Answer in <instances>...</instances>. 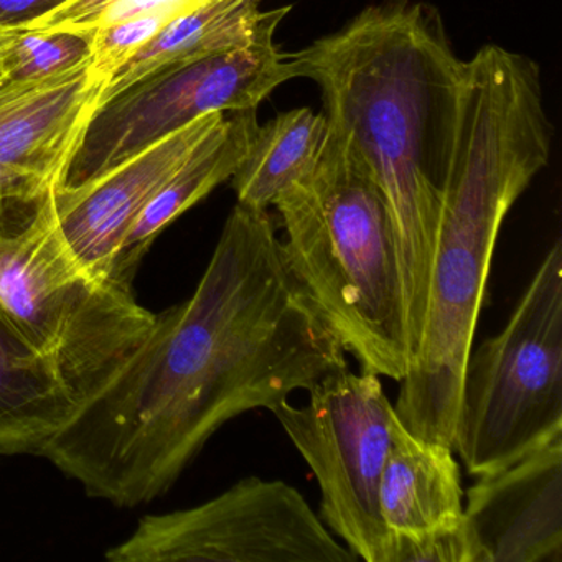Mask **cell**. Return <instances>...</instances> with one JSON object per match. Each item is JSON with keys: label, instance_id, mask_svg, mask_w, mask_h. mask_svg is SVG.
Here are the masks:
<instances>
[{"label": "cell", "instance_id": "6da1fadb", "mask_svg": "<svg viewBox=\"0 0 562 562\" xmlns=\"http://www.w3.org/2000/svg\"><path fill=\"white\" fill-rule=\"evenodd\" d=\"M345 353L268 210L236 203L195 292L156 314L146 340L42 457L93 498L144 505L169 492L226 423L347 370Z\"/></svg>", "mask_w": 562, "mask_h": 562}, {"label": "cell", "instance_id": "7a4b0ae2", "mask_svg": "<svg viewBox=\"0 0 562 562\" xmlns=\"http://www.w3.org/2000/svg\"><path fill=\"white\" fill-rule=\"evenodd\" d=\"M549 154L536 61L496 45L462 61L423 335L394 406L420 439L453 449L463 368L499 228Z\"/></svg>", "mask_w": 562, "mask_h": 562}, {"label": "cell", "instance_id": "3957f363", "mask_svg": "<svg viewBox=\"0 0 562 562\" xmlns=\"http://www.w3.org/2000/svg\"><path fill=\"white\" fill-rule=\"evenodd\" d=\"M288 57L295 77L321 87L328 127L344 137L386 200L413 361L426 317L462 60L437 11L414 0L370 5Z\"/></svg>", "mask_w": 562, "mask_h": 562}, {"label": "cell", "instance_id": "277c9868", "mask_svg": "<svg viewBox=\"0 0 562 562\" xmlns=\"http://www.w3.org/2000/svg\"><path fill=\"white\" fill-rule=\"evenodd\" d=\"M285 259L363 373L409 370L403 282L386 200L340 134L328 127L314 169L276 200Z\"/></svg>", "mask_w": 562, "mask_h": 562}, {"label": "cell", "instance_id": "5b68a950", "mask_svg": "<svg viewBox=\"0 0 562 562\" xmlns=\"http://www.w3.org/2000/svg\"><path fill=\"white\" fill-rule=\"evenodd\" d=\"M54 190L22 232L0 236V312L81 404L146 340L156 314L131 289L78 268L55 229Z\"/></svg>", "mask_w": 562, "mask_h": 562}, {"label": "cell", "instance_id": "8992f818", "mask_svg": "<svg viewBox=\"0 0 562 562\" xmlns=\"http://www.w3.org/2000/svg\"><path fill=\"white\" fill-rule=\"evenodd\" d=\"M562 436V246L555 241L508 324L470 351L453 450L485 475Z\"/></svg>", "mask_w": 562, "mask_h": 562}, {"label": "cell", "instance_id": "52a82bcc", "mask_svg": "<svg viewBox=\"0 0 562 562\" xmlns=\"http://www.w3.org/2000/svg\"><path fill=\"white\" fill-rule=\"evenodd\" d=\"M321 488L325 525L364 562H386L380 486L396 413L380 376L344 370L308 390L304 406L269 407Z\"/></svg>", "mask_w": 562, "mask_h": 562}, {"label": "cell", "instance_id": "ba28073f", "mask_svg": "<svg viewBox=\"0 0 562 562\" xmlns=\"http://www.w3.org/2000/svg\"><path fill=\"white\" fill-rule=\"evenodd\" d=\"M274 34L157 71L111 98L91 120L60 189L98 179L200 116L256 110L279 85L297 78Z\"/></svg>", "mask_w": 562, "mask_h": 562}, {"label": "cell", "instance_id": "9c48e42d", "mask_svg": "<svg viewBox=\"0 0 562 562\" xmlns=\"http://www.w3.org/2000/svg\"><path fill=\"white\" fill-rule=\"evenodd\" d=\"M111 562H355L282 480L246 476L202 505L139 519Z\"/></svg>", "mask_w": 562, "mask_h": 562}, {"label": "cell", "instance_id": "30bf717a", "mask_svg": "<svg viewBox=\"0 0 562 562\" xmlns=\"http://www.w3.org/2000/svg\"><path fill=\"white\" fill-rule=\"evenodd\" d=\"M225 117L200 116L98 179L54 190L55 229L85 274L116 284L117 258L140 213Z\"/></svg>", "mask_w": 562, "mask_h": 562}, {"label": "cell", "instance_id": "8fae6325", "mask_svg": "<svg viewBox=\"0 0 562 562\" xmlns=\"http://www.w3.org/2000/svg\"><path fill=\"white\" fill-rule=\"evenodd\" d=\"M463 508L486 562H562V436L480 475Z\"/></svg>", "mask_w": 562, "mask_h": 562}, {"label": "cell", "instance_id": "7c38bea8", "mask_svg": "<svg viewBox=\"0 0 562 562\" xmlns=\"http://www.w3.org/2000/svg\"><path fill=\"white\" fill-rule=\"evenodd\" d=\"M106 87L93 57L52 77L0 81V162L60 189Z\"/></svg>", "mask_w": 562, "mask_h": 562}, {"label": "cell", "instance_id": "4fadbf2b", "mask_svg": "<svg viewBox=\"0 0 562 562\" xmlns=\"http://www.w3.org/2000/svg\"><path fill=\"white\" fill-rule=\"evenodd\" d=\"M452 452L414 436L394 416L380 486L381 515L391 535H424L465 521L462 476Z\"/></svg>", "mask_w": 562, "mask_h": 562}, {"label": "cell", "instance_id": "5bb4252c", "mask_svg": "<svg viewBox=\"0 0 562 562\" xmlns=\"http://www.w3.org/2000/svg\"><path fill=\"white\" fill-rule=\"evenodd\" d=\"M57 364L0 312V456H38L77 411Z\"/></svg>", "mask_w": 562, "mask_h": 562}, {"label": "cell", "instance_id": "9a60e30c", "mask_svg": "<svg viewBox=\"0 0 562 562\" xmlns=\"http://www.w3.org/2000/svg\"><path fill=\"white\" fill-rule=\"evenodd\" d=\"M289 11L291 8L262 12L261 0H202L172 19L120 68L104 88L100 108L157 71L248 47L262 35L276 32Z\"/></svg>", "mask_w": 562, "mask_h": 562}, {"label": "cell", "instance_id": "2e32d148", "mask_svg": "<svg viewBox=\"0 0 562 562\" xmlns=\"http://www.w3.org/2000/svg\"><path fill=\"white\" fill-rule=\"evenodd\" d=\"M256 126V110L236 111L195 147L131 229L114 269L116 284L133 291L137 266L159 233L220 183L232 179L245 159Z\"/></svg>", "mask_w": 562, "mask_h": 562}, {"label": "cell", "instance_id": "e0dca14e", "mask_svg": "<svg viewBox=\"0 0 562 562\" xmlns=\"http://www.w3.org/2000/svg\"><path fill=\"white\" fill-rule=\"evenodd\" d=\"M328 133L324 111H285L256 126L245 159L233 173L238 203L268 210L292 183L307 176L321 156Z\"/></svg>", "mask_w": 562, "mask_h": 562}, {"label": "cell", "instance_id": "ac0fdd59", "mask_svg": "<svg viewBox=\"0 0 562 562\" xmlns=\"http://www.w3.org/2000/svg\"><path fill=\"white\" fill-rule=\"evenodd\" d=\"M94 31L22 32L0 58V81L52 77L91 57Z\"/></svg>", "mask_w": 562, "mask_h": 562}, {"label": "cell", "instance_id": "d6986e66", "mask_svg": "<svg viewBox=\"0 0 562 562\" xmlns=\"http://www.w3.org/2000/svg\"><path fill=\"white\" fill-rule=\"evenodd\" d=\"M180 14L183 12H154L97 29L91 45L94 71L110 83L121 67Z\"/></svg>", "mask_w": 562, "mask_h": 562}, {"label": "cell", "instance_id": "ffe728a7", "mask_svg": "<svg viewBox=\"0 0 562 562\" xmlns=\"http://www.w3.org/2000/svg\"><path fill=\"white\" fill-rule=\"evenodd\" d=\"M386 562H486L469 521L417 536L391 535Z\"/></svg>", "mask_w": 562, "mask_h": 562}, {"label": "cell", "instance_id": "44dd1931", "mask_svg": "<svg viewBox=\"0 0 562 562\" xmlns=\"http://www.w3.org/2000/svg\"><path fill=\"white\" fill-rule=\"evenodd\" d=\"M52 189L42 177L0 162V236L22 232Z\"/></svg>", "mask_w": 562, "mask_h": 562}, {"label": "cell", "instance_id": "7402d4cb", "mask_svg": "<svg viewBox=\"0 0 562 562\" xmlns=\"http://www.w3.org/2000/svg\"><path fill=\"white\" fill-rule=\"evenodd\" d=\"M121 2L124 0H68L67 4L55 9L50 14L29 22L22 27V31H97L104 15Z\"/></svg>", "mask_w": 562, "mask_h": 562}, {"label": "cell", "instance_id": "603a6c76", "mask_svg": "<svg viewBox=\"0 0 562 562\" xmlns=\"http://www.w3.org/2000/svg\"><path fill=\"white\" fill-rule=\"evenodd\" d=\"M68 0H0V24L24 27L29 22L50 14Z\"/></svg>", "mask_w": 562, "mask_h": 562}, {"label": "cell", "instance_id": "cb8c5ba5", "mask_svg": "<svg viewBox=\"0 0 562 562\" xmlns=\"http://www.w3.org/2000/svg\"><path fill=\"white\" fill-rule=\"evenodd\" d=\"M22 29L0 24V58L9 50L12 44L22 35Z\"/></svg>", "mask_w": 562, "mask_h": 562}]
</instances>
